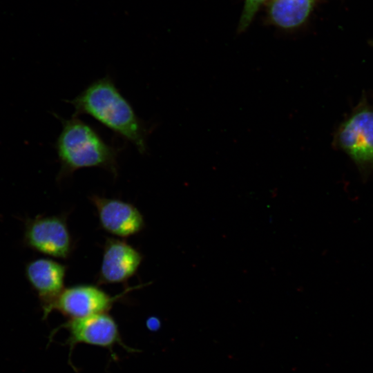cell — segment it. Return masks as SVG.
<instances>
[{
    "instance_id": "1",
    "label": "cell",
    "mask_w": 373,
    "mask_h": 373,
    "mask_svg": "<svg viewBox=\"0 0 373 373\" xmlns=\"http://www.w3.org/2000/svg\"><path fill=\"white\" fill-rule=\"evenodd\" d=\"M75 108L74 115H86L130 142L138 152L147 151L151 129L134 111L109 75L88 84L75 98L67 100Z\"/></svg>"
},
{
    "instance_id": "2",
    "label": "cell",
    "mask_w": 373,
    "mask_h": 373,
    "mask_svg": "<svg viewBox=\"0 0 373 373\" xmlns=\"http://www.w3.org/2000/svg\"><path fill=\"white\" fill-rule=\"evenodd\" d=\"M59 118L62 128L55 142L60 169L57 180L71 175L76 171L90 167L106 170L115 178L118 175V146L107 142L98 131L74 115Z\"/></svg>"
},
{
    "instance_id": "3",
    "label": "cell",
    "mask_w": 373,
    "mask_h": 373,
    "mask_svg": "<svg viewBox=\"0 0 373 373\" xmlns=\"http://www.w3.org/2000/svg\"><path fill=\"white\" fill-rule=\"evenodd\" d=\"M334 146L356 166L363 181L373 173V107L363 99L337 128Z\"/></svg>"
},
{
    "instance_id": "4",
    "label": "cell",
    "mask_w": 373,
    "mask_h": 373,
    "mask_svg": "<svg viewBox=\"0 0 373 373\" xmlns=\"http://www.w3.org/2000/svg\"><path fill=\"white\" fill-rule=\"evenodd\" d=\"M24 242L30 249L48 256L68 259L75 243L68 226L67 213L28 220Z\"/></svg>"
},
{
    "instance_id": "5",
    "label": "cell",
    "mask_w": 373,
    "mask_h": 373,
    "mask_svg": "<svg viewBox=\"0 0 373 373\" xmlns=\"http://www.w3.org/2000/svg\"><path fill=\"white\" fill-rule=\"evenodd\" d=\"M140 287L142 285L127 287L119 294L112 296L98 285L79 284L70 286L65 287L60 294L52 311H58L68 319L107 313L119 299Z\"/></svg>"
},
{
    "instance_id": "6",
    "label": "cell",
    "mask_w": 373,
    "mask_h": 373,
    "mask_svg": "<svg viewBox=\"0 0 373 373\" xmlns=\"http://www.w3.org/2000/svg\"><path fill=\"white\" fill-rule=\"evenodd\" d=\"M59 327L68 332L66 344L70 353L78 344L97 346L110 352L115 345H119L132 350L123 343L117 323L108 313L68 319Z\"/></svg>"
},
{
    "instance_id": "7",
    "label": "cell",
    "mask_w": 373,
    "mask_h": 373,
    "mask_svg": "<svg viewBox=\"0 0 373 373\" xmlns=\"http://www.w3.org/2000/svg\"><path fill=\"white\" fill-rule=\"evenodd\" d=\"M143 259V254L126 241L106 238L97 276V285L126 284L137 273Z\"/></svg>"
},
{
    "instance_id": "8",
    "label": "cell",
    "mask_w": 373,
    "mask_h": 373,
    "mask_svg": "<svg viewBox=\"0 0 373 373\" xmlns=\"http://www.w3.org/2000/svg\"><path fill=\"white\" fill-rule=\"evenodd\" d=\"M89 200L96 209L101 228L108 233L125 238L145 228L143 215L133 204L98 195H92Z\"/></svg>"
},
{
    "instance_id": "9",
    "label": "cell",
    "mask_w": 373,
    "mask_h": 373,
    "mask_svg": "<svg viewBox=\"0 0 373 373\" xmlns=\"http://www.w3.org/2000/svg\"><path fill=\"white\" fill-rule=\"evenodd\" d=\"M68 267L51 258H41L29 262L26 276L36 291L46 318L52 312L56 300L64 289Z\"/></svg>"
},
{
    "instance_id": "10",
    "label": "cell",
    "mask_w": 373,
    "mask_h": 373,
    "mask_svg": "<svg viewBox=\"0 0 373 373\" xmlns=\"http://www.w3.org/2000/svg\"><path fill=\"white\" fill-rule=\"evenodd\" d=\"M316 0H269L266 4V21L286 32L300 28L308 21Z\"/></svg>"
},
{
    "instance_id": "11",
    "label": "cell",
    "mask_w": 373,
    "mask_h": 373,
    "mask_svg": "<svg viewBox=\"0 0 373 373\" xmlns=\"http://www.w3.org/2000/svg\"><path fill=\"white\" fill-rule=\"evenodd\" d=\"M269 0H245L243 8L238 24L237 32L242 33L247 30L262 5Z\"/></svg>"
},
{
    "instance_id": "12",
    "label": "cell",
    "mask_w": 373,
    "mask_h": 373,
    "mask_svg": "<svg viewBox=\"0 0 373 373\" xmlns=\"http://www.w3.org/2000/svg\"><path fill=\"white\" fill-rule=\"evenodd\" d=\"M371 44L373 46V40L371 41Z\"/></svg>"
}]
</instances>
